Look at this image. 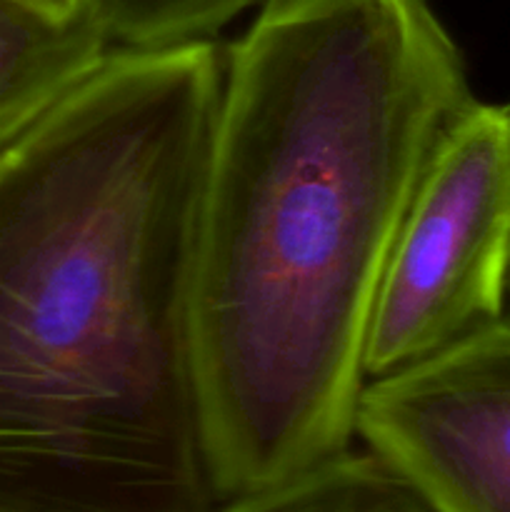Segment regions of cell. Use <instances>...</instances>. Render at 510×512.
<instances>
[{"label":"cell","instance_id":"obj_1","mask_svg":"<svg viewBox=\"0 0 510 512\" xmlns=\"http://www.w3.org/2000/svg\"><path fill=\"white\" fill-rule=\"evenodd\" d=\"M473 100L430 0H268L225 53L195 300L228 500L358 435L380 280Z\"/></svg>","mask_w":510,"mask_h":512},{"label":"cell","instance_id":"obj_2","mask_svg":"<svg viewBox=\"0 0 510 512\" xmlns=\"http://www.w3.org/2000/svg\"><path fill=\"white\" fill-rule=\"evenodd\" d=\"M213 40L115 48L0 153V512H218L198 228Z\"/></svg>","mask_w":510,"mask_h":512},{"label":"cell","instance_id":"obj_3","mask_svg":"<svg viewBox=\"0 0 510 512\" xmlns=\"http://www.w3.org/2000/svg\"><path fill=\"white\" fill-rule=\"evenodd\" d=\"M510 105L473 103L440 140L400 225L365 343V378L418 365L505 315Z\"/></svg>","mask_w":510,"mask_h":512},{"label":"cell","instance_id":"obj_4","mask_svg":"<svg viewBox=\"0 0 510 512\" xmlns=\"http://www.w3.org/2000/svg\"><path fill=\"white\" fill-rule=\"evenodd\" d=\"M355 433L438 512H510V320L368 380Z\"/></svg>","mask_w":510,"mask_h":512},{"label":"cell","instance_id":"obj_5","mask_svg":"<svg viewBox=\"0 0 510 512\" xmlns=\"http://www.w3.org/2000/svg\"><path fill=\"white\" fill-rule=\"evenodd\" d=\"M88 3L0 0V153L113 53Z\"/></svg>","mask_w":510,"mask_h":512},{"label":"cell","instance_id":"obj_6","mask_svg":"<svg viewBox=\"0 0 510 512\" xmlns=\"http://www.w3.org/2000/svg\"><path fill=\"white\" fill-rule=\"evenodd\" d=\"M218 512H438L378 453L333 455L303 473L228 500Z\"/></svg>","mask_w":510,"mask_h":512},{"label":"cell","instance_id":"obj_7","mask_svg":"<svg viewBox=\"0 0 510 512\" xmlns=\"http://www.w3.org/2000/svg\"><path fill=\"white\" fill-rule=\"evenodd\" d=\"M113 48L160 50L210 40L258 0H85Z\"/></svg>","mask_w":510,"mask_h":512},{"label":"cell","instance_id":"obj_8","mask_svg":"<svg viewBox=\"0 0 510 512\" xmlns=\"http://www.w3.org/2000/svg\"><path fill=\"white\" fill-rule=\"evenodd\" d=\"M45 3L58 5V8H78V5H83L85 0H45Z\"/></svg>","mask_w":510,"mask_h":512},{"label":"cell","instance_id":"obj_9","mask_svg":"<svg viewBox=\"0 0 510 512\" xmlns=\"http://www.w3.org/2000/svg\"><path fill=\"white\" fill-rule=\"evenodd\" d=\"M505 320H510V278H508V293H505Z\"/></svg>","mask_w":510,"mask_h":512}]
</instances>
